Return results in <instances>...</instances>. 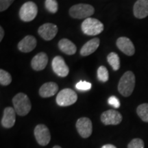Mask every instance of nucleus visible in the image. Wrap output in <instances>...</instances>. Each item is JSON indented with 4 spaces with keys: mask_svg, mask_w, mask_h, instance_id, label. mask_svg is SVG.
Masks as SVG:
<instances>
[{
    "mask_svg": "<svg viewBox=\"0 0 148 148\" xmlns=\"http://www.w3.org/2000/svg\"><path fill=\"white\" fill-rule=\"evenodd\" d=\"M135 86V75L128 71L122 75L118 84V90L123 97H129L132 93Z\"/></svg>",
    "mask_w": 148,
    "mask_h": 148,
    "instance_id": "f257e3e1",
    "label": "nucleus"
},
{
    "mask_svg": "<svg viewBox=\"0 0 148 148\" xmlns=\"http://www.w3.org/2000/svg\"><path fill=\"white\" fill-rule=\"evenodd\" d=\"M14 109L16 113L19 116H25L32 108L30 100L26 94L19 92L12 99Z\"/></svg>",
    "mask_w": 148,
    "mask_h": 148,
    "instance_id": "f03ea898",
    "label": "nucleus"
},
{
    "mask_svg": "<svg viewBox=\"0 0 148 148\" xmlns=\"http://www.w3.org/2000/svg\"><path fill=\"white\" fill-rule=\"evenodd\" d=\"M95 12V8L90 4L78 3L71 7L69 9V14L71 17L77 19H82L90 17Z\"/></svg>",
    "mask_w": 148,
    "mask_h": 148,
    "instance_id": "7ed1b4c3",
    "label": "nucleus"
},
{
    "mask_svg": "<svg viewBox=\"0 0 148 148\" xmlns=\"http://www.w3.org/2000/svg\"><path fill=\"white\" fill-rule=\"evenodd\" d=\"M81 29L82 32L88 36H96L102 32L103 24L97 18L89 17L82 22Z\"/></svg>",
    "mask_w": 148,
    "mask_h": 148,
    "instance_id": "20e7f679",
    "label": "nucleus"
},
{
    "mask_svg": "<svg viewBox=\"0 0 148 148\" xmlns=\"http://www.w3.org/2000/svg\"><path fill=\"white\" fill-rule=\"evenodd\" d=\"M77 93L71 88H64L58 92L56 97V103L60 106H69L76 102Z\"/></svg>",
    "mask_w": 148,
    "mask_h": 148,
    "instance_id": "39448f33",
    "label": "nucleus"
},
{
    "mask_svg": "<svg viewBox=\"0 0 148 148\" xmlns=\"http://www.w3.org/2000/svg\"><path fill=\"white\" fill-rule=\"evenodd\" d=\"M38 13V7L33 1H27L22 5L19 10V17L23 21H32Z\"/></svg>",
    "mask_w": 148,
    "mask_h": 148,
    "instance_id": "423d86ee",
    "label": "nucleus"
},
{
    "mask_svg": "<svg viewBox=\"0 0 148 148\" xmlns=\"http://www.w3.org/2000/svg\"><path fill=\"white\" fill-rule=\"evenodd\" d=\"M34 132L36 141L40 145L45 146L50 142V132L46 125L44 124L37 125L34 128Z\"/></svg>",
    "mask_w": 148,
    "mask_h": 148,
    "instance_id": "0eeeda50",
    "label": "nucleus"
},
{
    "mask_svg": "<svg viewBox=\"0 0 148 148\" xmlns=\"http://www.w3.org/2000/svg\"><path fill=\"white\" fill-rule=\"evenodd\" d=\"M76 129L82 138L89 137L92 132V122L87 117L79 118L76 122Z\"/></svg>",
    "mask_w": 148,
    "mask_h": 148,
    "instance_id": "6e6552de",
    "label": "nucleus"
},
{
    "mask_svg": "<svg viewBox=\"0 0 148 148\" xmlns=\"http://www.w3.org/2000/svg\"><path fill=\"white\" fill-rule=\"evenodd\" d=\"M51 66L54 73L60 77L67 76L69 73V69L66 65L65 61L60 56H57L53 58L51 62Z\"/></svg>",
    "mask_w": 148,
    "mask_h": 148,
    "instance_id": "1a4fd4ad",
    "label": "nucleus"
},
{
    "mask_svg": "<svg viewBox=\"0 0 148 148\" xmlns=\"http://www.w3.org/2000/svg\"><path fill=\"white\" fill-rule=\"evenodd\" d=\"M101 121L106 125H118L122 121V115L118 111L108 110L101 114Z\"/></svg>",
    "mask_w": 148,
    "mask_h": 148,
    "instance_id": "9d476101",
    "label": "nucleus"
},
{
    "mask_svg": "<svg viewBox=\"0 0 148 148\" xmlns=\"http://www.w3.org/2000/svg\"><path fill=\"white\" fill-rule=\"evenodd\" d=\"M58 27L53 23H47L42 25L38 29V33L44 40H51L58 33Z\"/></svg>",
    "mask_w": 148,
    "mask_h": 148,
    "instance_id": "9b49d317",
    "label": "nucleus"
},
{
    "mask_svg": "<svg viewBox=\"0 0 148 148\" xmlns=\"http://www.w3.org/2000/svg\"><path fill=\"white\" fill-rule=\"evenodd\" d=\"M116 46L125 55L133 56L135 53V48L132 40L127 37H119L116 40Z\"/></svg>",
    "mask_w": 148,
    "mask_h": 148,
    "instance_id": "f8f14e48",
    "label": "nucleus"
},
{
    "mask_svg": "<svg viewBox=\"0 0 148 148\" xmlns=\"http://www.w3.org/2000/svg\"><path fill=\"white\" fill-rule=\"evenodd\" d=\"M16 112L12 107H7L3 111V115L1 119V125L5 128H10L15 123Z\"/></svg>",
    "mask_w": 148,
    "mask_h": 148,
    "instance_id": "ddd939ff",
    "label": "nucleus"
},
{
    "mask_svg": "<svg viewBox=\"0 0 148 148\" xmlns=\"http://www.w3.org/2000/svg\"><path fill=\"white\" fill-rule=\"evenodd\" d=\"M37 44L34 36L28 35L25 36L18 43V49L23 53H28L34 50Z\"/></svg>",
    "mask_w": 148,
    "mask_h": 148,
    "instance_id": "4468645a",
    "label": "nucleus"
},
{
    "mask_svg": "<svg viewBox=\"0 0 148 148\" xmlns=\"http://www.w3.org/2000/svg\"><path fill=\"white\" fill-rule=\"evenodd\" d=\"M135 17L144 18L148 16V0H137L133 7Z\"/></svg>",
    "mask_w": 148,
    "mask_h": 148,
    "instance_id": "2eb2a0df",
    "label": "nucleus"
},
{
    "mask_svg": "<svg viewBox=\"0 0 148 148\" xmlns=\"http://www.w3.org/2000/svg\"><path fill=\"white\" fill-rule=\"evenodd\" d=\"M48 57L44 52H40L36 54L31 61V66L34 71H42L47 66Z\"/></svg>",
    "mask_w": 148,
    "mask_h": 148,
    "instance_id": "dca6fc26",
    "label": "nucleus"
},
{
    "mask_svg": "<svg viewBox=\"0 0 148 148\" xmlns=\"http://www.w3.org/2000/svg\"><path fill=\"white\" fill-rule=\"evenodd\" d=\"M58 90V86L56 83L49 82L45 83L40 86L39 89V95L40 97L47 98L52 97L56 94Z\"/></svg>",
    "mask_w": 148,
    "mask_h": 148,
    "instance_id": "f3484780",
    "label": "nucleus"
},
{
    "mask_svg": "<svg viewBox=\"0 0 148 148\" xmlns=\"http://www.w3.org/2000/svg\"><path fill=\"white\" fill-rule=\"evenodd\" d=\"M100 40L98 38H94L86 42L80 49V54L82 56H87L92 54L99 47Z\"/></svg>",
    "mask_w": 148,
    "mask_h": 148,
    "instance_id": "a211bd4d",
    "label": "nucleus"
},
{
    "mask_svg": "<svg viewBox=\"0 0 148 148\" xmlns=\"http://www.w3.org/2000/svg\"><path fill=\"white\" fill-rule=\"evenodd\" d=\"M58 47L62 52L67 55H73L77 51V47L75 44L67 38L61 39L58 42Z\"/></svg>",
    "mask_w": 148,
    "mask_h": 148,
    "instance_id": "6ab92c4d",
    "label": "nucleus"
},
{
    "mask_svg": "<svg viewBox=\"0 0 148 148\" xmlns=\"http://www.w3.org/2000/svg\"><path fill=\"white\" fill-rule=\"evenodd\" d=\"M107 60L109 64L112 66L114 71H117L120 68V59L118 54L114 52H111L107 56Z\"/></svg>",
    "mask_w": 148,
    "mask_h": 148,
    "instance_id": "aec40b11",
    "label": "nucleus"
},
{
    "mask_svg": "<svg viewBox=\"0 0 148 148\" xmlns=\"http://www.w3.org/2000/svg\"><path fill=\"white\" fill-rule=\"evenodd\" d=\"M138 116L144 122H148V103H142L136 108Z\"/></svg>",
    "mask_w": 148,
    "mask_h": 148,
    "instance_id": "412c9836",
    "label": "nucleus"
},
{
    "mask_svg": "<svg viewBox=\"0 0 148 148\" xmlns=\"http://www.w3.org/2000/svg\"><path fill=\"white\" fill-rule=\"evenodd\" d=\"M12 82V76L5 70H0V84L2 86H8Z\"/></svg>",
    "mask_w": 148,
    "mask_h": 148,
    "instance_id": "4be33fe9",
    "label": "nucleus"
},
{
    "mask_svg": "<svg viewBox=\"0 0 148 148\" xmlns=\"http://www.w3.org/2000/svg\"><path fill=\"white\" fill-rule=\"evenodd\" d=\"M108 71L104 66H100L97 69V78L102 82H106L108 80Z\"/></svg>",
    "mask_w": 148,
    "mask_h": 148,
    "instance_id": "5701e85b",
    "label": "nucleus"
},
{
    "mask_svg": "<svg viewBox=\"0 0 148 148\" xmlns=\"http://www.w3.org/2000/svg\"><path fill=\"white\" fill-rule=\"evenodd\" d=\"M45 8L51 13L54 14L58 10V4L56 0H45Z\"/></svg>",
    "mask_w": 148,
    "mask_h": 148,
    "instance_id": "b1692460",
    "label": "nucleus"
},
{
    "mask_svg": "<svg viewBox=\"0 0 148 148\" xmlns=\"http://www.w3.org/2000/svg\"><path fill=\"white\" fill-rule=\"evenodd\" d=\"M145 144L140 138H134L127 145V148H144Z\"/></svg>",
    "mask_w": 148,
    "mask_h": 148,
    "instance_id": "393cba45",
    "label": "nucleus"
},
{
    "mask_svg": "<svg viewBox=\"0 0 148 148\" xmlns=\"http://www.w3.org/2000/svg\"><path fill=\"white\" fill-rule=\"evenodd\" d=\"M75 88L79 90H88L91 88V84L90 82H86V81H79L75 85Z\"/></svg>",
    "mask_w": 148,
    "mask_h": 148,
    "instance_id": "a878e982",
    "label": "nucleus"
},
{
    "mask_svg": "<svg viewBox=\"0 0 148 148\" xmlns=\"http://www.w3.org/2000/svg\"><path fill=\"white\" fill-rule=\"evenodd\" d=\"M14 0H0V11L3 12L7 10Z\"/></svg>",
    "mask_w": 148,
    "mask_h": 148,
    "instance_id": "bb28decb",
    "label": "nucleus"
},
{
    "mask_svg": "<svg viewBox=\"0 0 148 148\" xmlns=\"http://www.w3.org/2000/svg\"><path fill=\"white\" fill-rule=\"evenodd\" d=\"M108 102L111 106H112L114 108H118L120 106V101L118 98H116L115 96H111L108 98Z\"/></svg>",
    "mask_w": 148,
    "mask_h": 148,
    "instance_id": "cd10ccee",
    "label": "nucleus"
},
{
    "mask_svg": "<svg viewBox=\"0 0 148 148\" xmlns=\"http://www.w3.org/2000/svg\"><path fill=\"white\" fill-rule=\"evenodd\" d=\"M3 36H4V30L2 27H0V41L3 40Z\"/></svg>",
    "mask_w": 148,
    "mask_h": 148,
    "instance_id": "c85d7f7f",
    "label": "nucleus"
},
{
    "mask_svg": "<svg viewBox=\"0 0 148 148\" xmlns=\"http://www.w3.org/2000/svg\"><path fill=\"white\" fill-rule=\"evenodd\" d=\"M101 148H116L115 146L112 145V144H106V145H103Z\"/></svg>",
    "mask_w": 148,
    "mask_h": 148,
    "instance_id": "c756f323",
    "label": "nucleus"
},
{
    "mask_svg": "<svg viewBox=\"0 0 148 148\" xmlns=\"http://www.w3.org/2000/svg\"><path fill=\"white\" fill-rule=\"evenodd\" d=\"M53 148H62V147H60V146H58V145H55Z\"/></svg>",
    "mask_w": 148,
    "mask_h": 148,
    "instance_id": "7c9ffc66",
    "label": "nucleus"
}]
</instances>
